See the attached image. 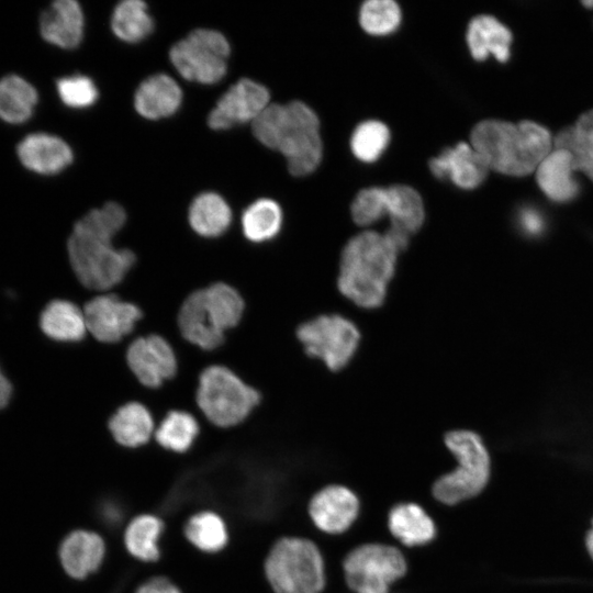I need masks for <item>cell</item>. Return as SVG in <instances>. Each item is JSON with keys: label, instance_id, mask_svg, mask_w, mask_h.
Masks as SVG:
<instances>
[{"label": "cell", "instance_id": "obj_11", "mask_svg": "<svg viewBox=\"0 0 593 593\" xmlns=\"http://www.w3.org/2000/svg\"><path fill=\"white\" fill-rule=\"evenodd\" d=\"M343 566L346 582L356 593H388L390 585L406 572L401 551L383 544L355 548Z\"/></svg>", "mask_w": 593, "mask_h": 593}, {"label": "cell", "instance_id": "obj_20", "mask_svg": "<svg viewBox=\"0 0 593 593\" xmlns=\"http://www.w3.org/2000/svg\"><path fill=\"white\" fill-rule=\"evenodd\" d=\"M186 542L204 556H217L231 542V530L225 517L213 508H201L190 514L181 526Z\"/></svg>", "mask_w": 593, "mask_h": 593}, {"label": "cell", "instance_id": "obj_38", "mask_svg": "<svg viewBox=\"0 0 593 593\" xmlns=\"http://www.w3.org/2000/svg\"><path fill=\"white\" fill-rule=\"evenodd\" d=\"M56 87L60 100L74 109L91 107L99 98V91L93 80L83 75L60 78L57 80Z\"/></svg>", "mask_w": 593, "mask_h": 593}, {"label": "cell", "instance_id": "obj_42", "mask_svg": "<svg viewBox=\"0 0 593 593\" xmlns=\"http://www.w3.org/2000/svg\"><path fill=\"white\" fill-rule=\"evenodd\" d=\"M572 161L574 170L583 171L591 180H593V158L572 156Z\"/></svg>", "mask_w": 593, "mask_h": 593}, {"label": "cell", "instance_id": "obj_10", "mask_svg": "<svg viewBox=\"0 0 593 593\" xmlns=\"http://www.w3.org/2000/svg\"><path fill=\"white\" fill-rule=\"evenodd\" d=\"M230 43L219 31L197 29L170 49V61L187 80L213 85L227 71Z\"/></svg>", "mask_w": 593, "mask_h": 593}, {"label": "cell", "instance_id": "obj_31", "mask_svg": "<svg viewBox=\"0 0 593 593\" xmlns=\"http://www.w3.org/2000/svg\"><path fill=\"white\" fill-rule=\"evenodd\" d=\"M35 88L16 75L0 80V118L9 123L25 122L37 103Z\"/></svg>", "mask_w": 593, "mask_h": 593}, {"label": "cell", "instance_id": "obj_2", "mask_svg": "<svg viewBox=\"0 0 593 593\" xmlns=\"http://www.w3.org/2000/svg\"><path fill=\"white\" fill-rule=\"evenodd\" d=\"M400 254L384 232L366 230L354 235L340 253L338 292L358 309L381 307L395 276Z\"/></svg>", "mask_w": 593, "mask_h": 593}, {"label": "cell", "instance_id": "obj_21", "mask_svg": "<svg viewBox=\"0 0 593 593\" xmlns=\"http://www.w3.org/2000/svg\"><path fill=\"white\" fill-rule=\"evenodd\" d=\"M19 159L30 170L42 175H54L71 164V148L61 138L34 133L23 138L16 148Z\"/></svg>", "mask_w": 593, "mask_h": 593}, {"label": "cell", "instance_id": "obj_17", "mask_svg": "<svg viewBox=\"0 0 593 593\" xmlns=\"http://www.w3.org/2000/svg\"><path fill=\"white\" fill-rule=\"evenodd\" d=\"M359 501L347 488L329 485L310 501L309 514L317 528L328 534H340L358 515Z\"/></svg>", "mask_w": 593, "mask_h": 593}, {"label": "cell", "instance_id": "obj_44", "mask_svg": "<svg viewBox=\"0 0 593 593\" xmlns=\"http://www.w3.org/2000/svg\"><path fill=\"white\" fill-rule=\"evenodd\" d=\"M584 5L593 7V1H583Z\"/></svg>", "mask_w": 593, "mask_h": 593}, {"label": "cell", "instance_id": "obj_39", "mask_svg": "<svg viewBox=\"0 0 593 593\" xmlns=\"http://www.w3.org/2000/svg\"><path fill=\"white\" fill-rule=\"evenodd\" d=\"M133 593H183L179 584L163 573H153L144 578Z\"/></svg>", "mask_w": 593, "mask_h": 593}, {"label": "cell", "instance_id": "obj_19", "mask_svg": "<svg viewBox=\"0 0 593 593\" xmlns=\"http://www.w3.org/2000/svg\"><path fill=\"white\" fill-rule=\"evenodd\" d=\"M429 169L438 178H449L462 189H472L485 179L490 168L471 144L459 142L433 157Z\"/></svg>", "mask_w": 593, "mask_h": 593}, {"label": "cell", "instance_id": "obj_23", "mask_svg": "<svg viewBox=\"0 0 593 593\" xmlns=\"http://www.w3.org/2000/svg\"><path fill=\"white\" fill-rule=\"evenodd\" d=\"M181 100L182 91L179 85L166 74H156L138 86L134 107L143 118L158 120L177 112Z\"/></svg>", "mask_w": 593, "mask_h": 593}, {"label": "cell", "instance_id": "obj_33", "mask_svg": "<svg viewBox=\"0 0 593 593\" xmlns=\"http://www.w3.org/2000/svg\"><path fill=\"white\" fill-rule=\"evenodd\" d=\"M111 27L121 41L138 43L153 32L154 21L145 2L124 0L113 10Z\"/></svg>", "mask_w": 593, "mask_h": 593}, {"label": "cell", "instance_id": "obj_13", "mask_svg": "<svg viewBox=\"0 0 593 593\" xmlns=\"http://www.w3.org/2000/svg\"><path fill=\"white\" fill-rule=\"evenodd\" d=\"M125 362L137 382L148 390L160 389L176 378L179 369L172 345L157 333L135 337L125 349Z\"/></svg>", "mask_w": 593, "mask_h": 593}, {"label": "cell", "instance_id": "obj_35", "mask_svg": "<svg viewBox=\"0 0 593 593\" xmlns=\"http://www.w3.org/2000/svg\"><path fill=\"white\" fill-rule=\"evenodd\" d=\"M359 22L370 34H389L401 22V9L393 0H367L360 8Z\"/></svg>", "mask_w": 593, "mask_h": 593}, {"label": "cell", "instance_id": "obj_28", "mask_svg": "<svg viewBox=\"0 0 593 593\" xmlns=\"http://www.w3.org/2000/svg\"><path fill=\"white\" fill-rule=\"evenodd\" d=\"M385 195L389 227L411 237L421 228L425 220L422 197L415 189L405 184L385 188Z\"/></svg>", "mask_w": 593, "mask_h": 593}, {"label": "cell", "instance_id": "obj_18", "mask_svg": "<svg viewBox=\"0 0 593 593\" xmlns=\"http://www.w3.org/2000/svg\"><path fill=\"white\" fill-rule=\"evenodd\" d=\"M107 428L116 446L137 450L150 444L156 421L144 403L128 401L113 411L107 421Z\"/></svg>", "mask_w": 593, "mask_h": 593}, {"label": "cell", "instance_id": "obj_29", "mask_svg": "<svg viewBox=\"0 0 593 593\" xmlns=\"http://www.w3.org/2000/svg\"><path fill=\"white\" fill-rule=\"evenodd\" d=\"M188 220L194 233L214 238L223 235L232 223V211L217 193L203 192L191 203Z\"/></svg>", "mask_w": 593, "mask_h": 593}, {"label": "cell", "instance_id": "obj_37", "mask_svg": "<svg viewBox=\"0 0 593 593\" xmlns=\"http://www.w3.org/2000/svg\"><path fill=\"white\" fill-rule=\"evenodd\" d=\"M553 143L572 155L593 157V110L582 114L573 127L560 132Z\"/></svg>", "mask_w": 593, "mask_h": 593}, {"label": "cell", "instance_id": "obj_15", "mask_svg": "<svg viewBox=\"0 0 593 593\" xmlns=\"http://www.w3.org/2000/svg\"><path fill=\"white\" fill-rule=\"evenodd\" d=\"M269 99L265 86L251 79H239L219 99L208 116V124L212 130L221 131L253 123L270 104Z\"/></svg>", "mask_w": 593, "mask_h": 593}, {"label": "cell", "instance_id": "obj_12", "mask_svg": "<svg viewBox=\"0 0 593 593\" xmlns=\"http://www.w3.org/2000/svg\"><path fill=\"white\" fill-rule=\"evenodd\" d=\"M88 333L103 345H118L132 335L144 312L135 303L116 293L92 296L82 307Z\"/></svg>", "mask_w": 593, "mask_h": 593}, {"label": "cell", "instance_id": "obj_22", "mask_svg": "<svg viewBox=\"0 0 593 593\" xmlns=\"http://www.w3.org/2000/svg\"><path fill=\"white\" fill-rule=\"evenodd\" d=\"M83 24V13L77 1L57 0L42 13L40 29L48 43L75 48L82 40Z\"/></svg>", "mask_w": 593, "mask_h": 593}, {"label": "cell", "instance_id": "obj_4", "mask_svg": "<svg viewBox=\"0 0 593 593\" xmlns=\"http://www.w3.org/2000/svg\"><path fill=\"white\" fill-rule=\"evenodd\" d=\"M470 144L489 168L526 176L551 152L552 139L549 131L535 122L484 120L472 128Z\"/></svg>", "mask_w": 593, "mask_h": 593}, {"label": "cell", "instance_id": "obj_5", "mask_svg": "<svg viewBox=\"0 0 593 593\" xmlns=\"http://www.w3.org/2000/svg\"><path fill=\"white\" fill-rule=\"evenodd\" d=\"M246 310L244 296L224 281L195 289L181 303L177 314L180 337L202 351H215L226 342Z\"/></svg>", "mask_w": 593, "mask_h": 593}, {"label": "cell", "instance_id": "obj_40", "mask_svg": "<svg viewBox=\"0 0 593 593\" xmlns=\"http://www.w3.org/2000/svg\"><path fill=\"white\" fill-rule=\"evenodd\" d=\"M521 220L525 230L530 233H537L542 227L541 217L534 210H525L524 212H522Z\"/></svg>", "mask_w": 593, "mask_h": 593}, {"label": "cell", "instance_id": "obj_32", "mask_svg": "<svg viewBox=\"0 0 593 593\" xmlns=\"http://www.w3.org/2000/svg\"><path fill=\"white\" fill-rule=\"evenodd\" d=\"M280 205L270 199L253 202L242 215L243 234L251 243H265L273 239L282 226Z\"/></svg>", "mask_w": 593, "mask_h": 593}, {"label": "cell", "instance_id": "obj_6", "mask_svg": "<svg viewBox=\"0 0 593 593\" xmlns=\"http://www.w3.org/2000/svg\"><path fill=\"white\" fill-rule=\"evenodd\" d=\"M262 394L231 368L212 363L199 374L195 406L219 429H233L259 407Z\"/></svg>", "mask_w": 593, "mask_h": 593}, {"label": "cell", "instance_id": "obj_27", "mask_svg": "<svg viewBox=\"0 0 593 593\" xmlns=\"http://www.w3.org/2000/svg\"><path fill=\"white\" fill-rule=\"evenodd\" d=\"M467 43L471 55L478 60L492 54L497 60L506 61L510 57L512 33L496 18L478 15L469 23Z\"/></svg>", "mask_w": 593, "mask_h": 593}, {"label": "cell", "instance_id": "obj_3", "mask_svg": "<svg viewBox=\"0 0 593 593\" xmlns=\"http://www.w3.org/2000/svg\"><path fill=\"white\" fill-rule=\"evenodd\" d=\"M255 137L265 146L279 150L293 176L312 172L322 158L320 121L302 101L269 104L251 123Z\"/></svg>", "mask_w": 593, "mask_h": 593}, {"label": "cell", "instance_id": "obj_41", "mask_svg": "<svg viewBox=\"0 0 593 593\" xmlns=\"http://www.w3.org/2000/svg\"><path fill=\"white\" fill-rule=\"evenodd\" d=\"M12 395V385L0 369V409L8 405Z\"/></svg>", "mask_w": 593, "mask_h": 593}, {"label": "cell", "instance_id": "obj_34", "mask_svg": "<svg viewBox=\"0 0 593 593\" xmlns=\"http://www.w3.org/2000/svg\"><path fill=\"white\" fill-rule=\"evenodd\" d=\"M389 141V127L381 121L368 120L356 126L350 138V147L358 159L370 163L381 156Z\"/></svg>", "mask_w": 593, "mask_h": 593}, {"label": "cell", "instance_id": "obj_9", "mask_svg": "<svg viewBox=\"0 0 593 593\" xmlns=\"http://www.w3.org/2000/svg\"><path fill=\"white\" fill-rule=\"evenodd\" d=\"M295 337L307 357L334 372L353 361L361 343L358 325L340 313H323L302 322Z\"/></svg>", "mask_w": 593, "mask_h": 593}, {"label": "cell", "instance_id": "obj_8", "mask_svg": "<svg viewBox=\"0 0 593 593\" xmlns=\"http://www.w3.org/2000/svg\"><path fill=\"white\" fill-rule=\"evenodd\" d=\"M444 441L457 466L435 482L433 494L439 502L455 505L484 490L490 479L491 460L483 440L472 430H450Z\"/></svg>", "mask_w": 593, "mask_h": 593}, {"label": "cell", "instance_id": "obj_25", "mask_svg": "<svg viewBox=\"0 0 593 593\" xmlns=\"http://www.w3.org/2000/svg\"><path fill=\"white\" fill-rule=\"evenodd\" d=\"M201 435L200 422L189 411H168L156 425L153 440L166 452L183 456L192 450Z\"/></svg>", "mask_w": 593, "mask_h": 593}, {"label": "cell", "instance_id": "obj_36", "mask_svg": "<svg viewBox=\"0 0 593 593\" xmlns=\"http://www.w3.org/2000/svg\"><path fill=\"white\" fill-rule=\"evenodd\" d=\"M351 217L359 226H369L387 215L385 188L369 187L360 190L350 208Z\"/></svg>", "mask_w": 593, "mask_h": 593}, {"label": "cell", "instance_id": "obj_30", "mask_svg": "<svg viewBox=\"0 0 593 593\" xmlns=\"http://www.w3.org/2000/svg\"><path fill=\"white\" fill-rule=\"evenodd\" d=\"M389 529L406 546L425 545L435 537L436 533L433 519L414 503L399 504L390 511Z\"/></svg>", "mask_w": 593, "mask_h": 593}, {"label": "cell", "instance_id": "obj_7", "mask_svg": "<svg viewBox=\"0 0 593 593\" xmlns=\"http://www.w3.org/2000/svg\"><path fill=\"white\" fill-rule=\"evenodd\" d=\"M262 573L273 593H320L325 584L320 550L300 537L275 541L262 561Z\"/></svg>", "mask_w": 593, "mask_h": 593}, {"label": "cell", "instance_id": "obj_14", "mask_svg": "<svg viewBox=\"0 0 593 593\" xmlns=\"http://www.w3.org/2000/svg\"><path fill=\"white\" fill-rule=\"evenodd\" d=\"M57 553L63 571L71 580L83 582L103 568L109 555V542L98 530L77 527L64 536Z\"/></svg>", "mask_w": 593, "mask_h": 593}, {"label": "cell", "instance_id": "obj_43", "mask_svg": "<svg viewBox=\"0 0 593 593\" xmlns=\"http://www.w3.org/2000/svg\"><path fill=\"white\" fill-rule=\"evenodd\" d=\"M584 546L589 557L593 561V517L591 519V526L584 537Z\"/></svg>", "mask_w": 593, "mask_h": 593}, {"label": "cell", "instance_id": "obj_26", "mask_svg": "<svg viewBox=\"0 0 593 593\" xmlns=\"http://www.w3.org/2000/svg\"><path fill=\"white\" fill-rule=\"evenodd\" d=\"M573 171L575 170L571 154L567 149L556 148L537 167V183L552 201L567 202L578 193Z\"/></svg>", "mask_w": 593, "mask_h": 593}, {"label": "cell", "instance_id": "obj_24", "mask_svg": "<svg viewBox=\"0 0 593 593\" xmlns=\"http://www.w3.org/2000/svg\"><path fill=\"white\" fill-rule=\"evenodd\" d=\"M41 331L58 343H79L88 331L82 309L65 299L49 301L40 315Z\"/></svg>", "mask_w": 593, "mask_h": 593}, {"label": "cell", "instance_id": "obj_16", "mask_svg": "<svg viewBox=\"0 0 593 593\" xmlns=\"http://www.w3.org/2000/svg\"><path fill=\"white\" fill-rule=\"evenodd\" d=\"M166 523L157 514L142 512L132 516L121 534V545L125 553L144 566H155L161 559V541L166 534Z\"/></svg>", "mask_w": 593, "mask_h": 593}, {"label": "cell", "instance_id": "obj_1", "mask_svg": "<svg viewBox=\"0 0 593 593\" xmlns=\"http://www.w3.org/2000/svg\"><path fill=\"white\" fill-rule=\"evenodd\" d=\"M125 222V210L119 203L107 202L74 225L67 242L68 259L77 280L87 290L116 289L135 267L136 254L113 245Z\"/></svg>", "mask_w": 593, "mask_h": 593}]
</instances>
